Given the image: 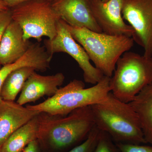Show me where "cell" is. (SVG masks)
Masks as SVG:
<instances>
[{
	"label": "cell",
	"mask_w": 152,
	"mask_h": 152,
	"mask_svg": "<svg viewBox=\"0 0 152 152\" xmlns=\"http://www.w3.org/2000/svg\"><path fill=\"white\" fill-rule=\"evenodd\" d=\"M95 125L90 106L73 111L66 115L41 113L38 140L41 150L59 152L84 141Z\"/></svg>",
	"instance_id": "1"
},
{
	"label": "cell",
	"mask_w": 152,
	"mask_h": 152,
	"mask_svg": "<svg viewBox=\"0 0 152 152\" xmlns=\"http://www.w3.org/2000/svg\"><path fill=\"white\" fill-rule=\"evenodd\" d=\"M95 125L115 143H147L137 115L130 105L110 92L103 100L90 105Z\"/></svg>",
	"instance_id": "2"
},
{
	"label": "cell",
	"mask_w": 152,
	"mask_h": 152,
	"mask_svg": "<svg viewBox=\"0 0 152 152\" xmlns=\"http://www.w3.org/2000/svg\"><path fill=\"white\" fill-rule=\"evenodd\" d=\"M65 24L73 37L83 48L95 67L104 76L111 77L118 60L134 46V39L131 37L110 35L86 28L72 26L65 22Z\"/></svg>",
	"instance_id": "3"
},
{
	"label": "cell",
	"mask_w": 152,
	"mask_h": 152,
	"mask_svg": "<svg viewBox=\"0 0 152 152\" xmlns=\"http://www.w3.org/2000/svg\"><path fill=\"white\" fill-rule=\"evenodd\" d=\"M110 78L104 76L96 84L87 88L83 82L75 79L60 88L54 96L43 102L26 107L53 115H66L76 109L97 103L105 99L111 91Z\"/></svg>",
	"instance_id": "4"
},
{
	"label": "cell",
	"mask_w": 152,
	"mask_h": 152,
	"mask_svg": "<svg viewBox=\"0 0 152 152\" xmlns=\"http://www.w3.org/2000/svg\"><path fill=\"white\" fill-rule=\"evenodd\" d=\"M152 84V57L127 51L118 60L110 86L115 97L129 103L144 88Z\"/></svg>",
	"instance_id": "5"
},
{
	"label": "cell",
	"mask_w": 152,
	"mask_h": 152,
	"mask_svg": "<svg viewBox=\"0 0 152 152\" xmlns=\"http://www.w3.org/2000/svg\"><path fill=\"white\" fill-rule=\"evenodd\" d=\"M12 20L21 28L25 40L35 39L40 42L44 37H56L61 18L53 8L51 2L33 0L20 4L11 10Z\"/></svg>",
	"instance_id": "6"
},
{
	"label": "cell",
	"mask_w": 152,
	"mask_h": 152,
	"mask_svg": "<svg viewBox=\"0 0 152 152\" xmlns=\"http://www.w3.org/2000/svg\"><path fill=\"white\" fill-rule=\"evenodd\" d=\"M44 43L52 58L56 53H65L75 60L83 71L86 83L95 85L103 77V74L91 64L86 52L73 37L62 19L58 22L56 37L52 39L46 40Z\"/></svg>",
	"instance_id": "7"
},
{
	"label": "cell",
	"mask_w": 152,
	"mask_h": 152,
	"mask_svg": "<svg viewBox=\"0 0 152 152\" xmlns=\"http://www.w3.org/2000/svg\"><path fill=\"white\" fill-rule=\"evenodd\" d=\"M121 13L134 31L132 37L143 48L144 56L152 57V0H122Z\"/></svg>",
	"instance_id": "8"
},
{
	"label": "cell",
	"mask_w": 152,
	"mask_h": 152,
	"mask_svg": "<svg viewBox=\"0 0 152 152\" xmlns=\"http://www.w3.org/2000/svg\"><path fill=\"white\" fill-rule=\"evenodd\" d=\"M93 17L102 32L110 35L132 37L134 31L122 15V0H88Z\"/></svg>",
	"instance_id": "9"
},
{
	"label": "cell",
	"mask_w": 152,
	"mask_h": 152,
	"mask_svg": "<svg viewBox=\"0 0 152 152\" xmlns=\"http://www.w3.org/2000/svg\"><path fill=\"white\" fill-rule=\"evenodd\" d=\"M52 5L61 19L68 24L102 33L93 17L88 0H53Z\"/></svg>",
	"instance_id": "10"
},
{
	"label": "cell",
	"mask_w": 152,
	"mask_h": 152,
	"mask_svg": "<svg viewBox=\"0 0 152 152\" xmlns=\"http://www.w3.org/2000/svg\"><path fill=\"white\" fill-rule=\"evenodd\" d=\"M65 79L62 73L44 76L37 73L35 71L25 83L17 103L23 106L35 102L45 96H54L64 83Z\"/></svg>",
	"instance_id": "11"
},
{
	"label": "cell",
	"mask_w": 152,
	"mask_h": 152,
	"mask_svg": "<svg viewBox=\"0 0 152 152\" xmlns=\"http://www.w3.org/2000/svg\"><path fill=\"white\" fill-rule=\"evenodd\" d=\"M41 112L12 101L0 103V149L10 136Z\"/></svg>",
	"instance_id": "12"
},
{
	"label": "cell",
	"mask_w": 152,
	"mask_h": 152,
	"mask_svg": "<svg viewBox=\"0 0 152 152\" xmlns=\"http://www.w3.org/2000/svg\"><path fill=\"white\" fill-rule=\"evenodd\" d=\"M31 45L29 41L24 39L21 28L12 21L0 42V65L3 66L15 62L25 54Z\"/></svg>",
	"instance_id": "13"
},
{
	"label": "cell",
	"mask_w": 152,
	"mask_h": 152,
	"mask_svg": "<svg viewBox=\"0 0 152 152\" xmlns=\"http://www.w3.org/2000/svg\"><path fill=\"white\" fill-rule=\"evenodd\" d=\"M52 58L44 46L39 43L31 44L25 54L15 62L3 66L0 69V103L2 102L1 90L4 82L13 71L25 66L34 68L36 71L44 72L50 67Z\"/></svg>",
	"instance_id": "14"
},
{
	"label": "cell",
	"mask_w": 152,
	"mask_h": 152,
	"mask_svg": "<svg viewBox=\"0 0 152 152\" xmlns=\"http://www.w3.org/2000/svg\"><path fill=\"white\" fill-rule=\"evenodd\" d=\"M41 113L15 131L6 141L1 152H22L31 142L39 137Z\"/></svg>",
	"instance_id": "15"
},
{
	"label": "cell",
	"mask_w": 152,
	"mask_h": 152,
	"mask_svg": "<svg viewBox=\"0 0 152 152\" xmlns=\"http://www.w3.org/2000/svg\"><path fill=\"white\" fill-rule=\"evenodd\" d=\"M129 104L137 115L147 143L152 145V84L144 88Z\"/></svg>",
	"instance_id": "16"
},
{
	"label": "cell",
	"mask_w": 152,
	"mask_h": 152,
	"mask_svg": "<svg viewBox=\"0 0 152 152\" xmlns=\"http://www.w3.org/2000/svg\"><path fill=\"white\" fill-rule=\"evenodd\" d=\"M35 71L34 68L25 66L17 69L9 74L1 88L2 100L14 102L21 92L28 78Z\"/></svg>",
	"instance_id": "17"
},
{
	"label": "cell",
	"mask_w": 152,
	"mask_h": 152,
	"mask_svg": "<svg viewBox=\"0 0 152 152\" xmlns=\"http://www.w3.org/2000/svg\"><path fill=\"white\" fill-rule=\"evenodd\" d=\"M100 131L95 125L84 141L67 152H94L97 143Z\"/></svg>",
	"instance_id": "18"
},
{
	"label": "cell",
	"mask_w": 152,
	"mask_h": 152,
	"mask_svg": "<svg viewBox=\"0 0 152 152\" xmlns=\"http://www.w3.org/2000/svg\"><path fill=\"white\" fill-rule=\"evenodd\" d=\"M94 152H122L109 134L100 131Z\"/></svg>",
	"instance_id": "19"
},
{
	"label": "cell",
	"mask_w": 152,
	"mask_h": 152,
	"mask_svg": "<svg viewBox=\"0 0 152 152\" xmlns=\"http://www.w3.org/2000/svg\"><path fill=\"white\" fill-rule=\"evenodd\" d=\"M122 152H152V147L136 144L116 143Z\"/></svg>",
	"instance_id": "20"
},
{
	"label": "cell",
	"mask_w": 152,
	"mask_h": 152,
	"mask_svg": "<svg viewBox=\"0 0 152 152\" xmlns=\"http://www.w3.org/2000/svg\"><path fill=\"white\" fill-rule=\"evenodd\" d=\"M12 21V13L10 10L0 11V42L6 29Z\"/></svg>",
	"instance_id": "21"
},
{
	"label": "cell",
	"mask_w": 152,
	"mask_h": 152,
	"mask_svg": "<svg viewBox=\"0 0 152 152\" xmlns=\"http://www.w3.org/2000/svg\"><path fill=\"white\" fill-rule=\"evenodd\" d=\"M41 151L40 145L37 140L31 142L22 152H41Z\"/></svg>",
	"instance_id": "22"
},
{
	"label": "cell",
	"mask_w": 152,
	"mask_h": 152,
	"mask_svg": "<svg viewBox=\"0 0 152 152\" xmlns=\"http://www.w3.org/2000/svg\"><path fill=\"white\" fill-rule=\"evenodd\" d=\"M1 1H2L9 8H13L22 3L28 1H33V0H1ZM45 1H48L52 2L53 0H45Z\"/></svg>",
	"instance_id": "23"
},
{
	"label": "cell",
	"mask_w": 152,
	"mask_h": 152,
	"mask_svg": "<svg viewBox=\"0 0 152 152\" xmlns=\"http://www.w3.org/2000/svg\"><path fill=\"white\" fill-rule=\"evenodd\" d=\"M7 6L1 0H0V11L6 10H9Z\"/></svg>",
	"instance_id": "24"
},
{
	"label": "cell",
	"mask_w": 152,
	"mask_h": 152,
	"mask_svg": "<svg viewBox=\"0 0 152 152\" xmlns=\"http://www.w3.org/2000/svg\"><path fill=\"white\" fill-rule=\"evenodd\" d=\"M102 1H103L104 2H107V1H108L109 0H102Z\"/></svg>",
	"instance_id": "25"
},
{
	"label": "cell",
	"mask_w": 152,
	"mask_h": 152,
	"mask_svg": "<svg viewBox=\"0 0 152 152\" xmlns=\"http://www.w3.org/2000/svg\"><path fill=\"white\" fill-rule=\"evenodd\" d=\"M1 65H0V69H1Z\"/></svg>",
	"instance_id": "26"
},
{
	"label": "cell",
	"mask_w": 152,
	"mask_h": 152,
	"mask_svg": "<svg viewBox=\"0 0 152 152\" xmlns=\"http://www.w3.org/2000/svg\"><path fill=\"white\" fill-rule=\"evenodd\" d=\"M0 152H1V151H0Z\"/></svg>",
	"instance_id": "27"
}]
</instances>
